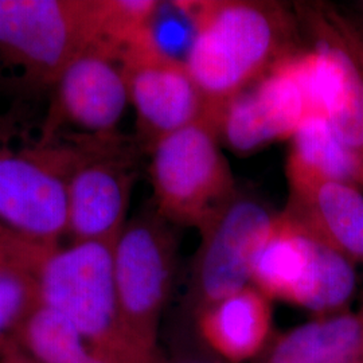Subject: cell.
Wrapping results in <instances>:
<instances>
[{"label":"cell","instance_id":"cell-1","mask_svg":"<svg viewBox=\"0 0 363 363\" xmlns=\"http://www.w3.org/2000/svg\"><path fill=\"white\" fill-rule=\"evenodd\" d=\"M195 34L186 66L218 121L220 108L306 43L294 6L187 0Z\"/></svg>","mask_w":363,"mask_h":363},{"label":"cell","instance_id":"cell-2","mask_svg":"<svg viewBox=\"0 0 363 363\" xmlns=\"http://www.w3.org/2000/svg\"><path fill=\"white\" fill-rule=\"evenodd\" d=\"M115 242L55 247L35 274L40 304L64 315L93 350L121 363H151L124 328L117 300Z\"/></svg>","mask_w":363,"mask_h":363},{"label":"cell","instance_id":"cell-3","mask_svg":"<svg viewBox=\"0 0 363 363\" xmlns=\"http://www.w3.org/2000/svg\"><path fill=\"white\" fill-rule=\"evenodd\" d=\"M148 156L152 206L174 226L202 230L240 190L213 117L171 133Z\"/></svg>","mask_w":363,"mask_h":363},{"label":"cell","instance_id":"cell-4","mask_svg":"<svg viewBox=\"0 0 363 363\" xmlns=\"http://www.w3.org/2000/svg\"><path fill=\"white\" fill-rule=\"evenodd\" d=\"M99 0H0V70L31 89L52 88L97 30Z\"/></svg>","mask_w":363,"mask_h":363},{"label":"cell","instance_id":"cell-5","mask_svg":"<svg viewBox=\"0 0 363 363\" xmlns=\"http://www.w3.org/2000/svg\"><path fill=\"white\" fill-rule=\"evenodd\" d=\"M73 150L67 175V232L72 242H116L145 155L118 132L64 136Z\"/></svg>","mask_w":363,"mask_h":363},{"label":"cell","instance_id":"cell-6","mask_svg":"<svg viewBox=\"0 0 363 363\" xmlns=\"http://www.w3.org/2000/svg\"><path fill=\"white\" fill-rule=\"evenodd\" d=\"M357 281L355 264L283 211L259 250L252 279L267 298L319 316L345 311Z\"/></svg>","mask_w":363,"mask_h":363},{"label":"cell","instance_id":"cell-7","mask_svg":"<svg viewBox=\"0 0 363 363\" xmlns=\"http://www.w3.org/2000/svg\"><path fill=\"white\" fill-rule=\"evenodd\" d=\"M154 206L128 220L113 247L118 308L133 346L157 363L163 311L175 277L178 237Z\"/></svg>","mask_w":363,"mask_h":363},{"label":"cell","instance_id":"cell-8","mask_svg":"<svg viewBox=\"0 0 363 363\" xmlns=\"http://www.w3.org/2000/svg\"><path fill=\"white\" fill-rule=\"evenodd\" d=\"M73 157L65 138L21 148L0 144V222L48 249L67 232V175Z\"/></svg>","mask_w":363,"mask_h":363},{"label":"cell","instance_id":"cell-9","mask_svg":"<svg viewBox=\"0 0 363 363\" xmlns=\"http://www.w3.org/2000/svg\"><path fill=\"white\" fill-rule=\"evenodd\" d=\"M277 214L259 196L240 189L199 230L201 244L187 292V304L194 316L252 286L256 259L272 232Z\"/></svg>","mask_w":363,"mask_h":363},{"label":"cell","instance_id":"cell-10","mask_svg":"<svg viewBox=\"0 0 363 363\" xmlns=\"http://www.w3.org/2000/svg\"><path fill=\"white\" fill-rule=\"evenodd\" d=\"M304 49L273 66L220 108L218 135L235 155L247 156L289 140L315 115Z\"/></svg>","mask_w":363,"mask_h":363},{"label":"cell","instance_id":"cell-11","mask_svg":"<svg viewBox=\"0 0 363 363\" xmlns=\"http://www.w3.org/2000/svg\"><path fill=\"white\" fill-rule=\"evenodd\" d=\"M121 67L136 116L135 139L145 155L177 130L206 117L217 121L186 64L160 52L151 33L123 55Z\"/></svg>","mask_w":363,"mask_h":363},{"label":"cell","instance_id":"cell-12","mask_svg":"<svg viewBox=\"0 0 363 363\" xmlns=\"http://www.w3.org/2000/svg\"><path fill=\"white\" fill-rule=\"evenodd\" d=\"M303 35L315 115L325 117L361 171L363 181V85L322 11L320 1L292 3Z\"/></svg>","mask_w":363,"mask_h":363},{"label":"cell","instance_id":"cell-13","mask_svg":"<svg viewBox=\"0 0 363 363\" xmlns=\"http://www.w3.org/2000/svg\"><path fill=\"white\" fill-rule=\"evenodd\" d=\"M128 100L121 61L91 43L78 52L52 85V99L40 139L116 132Z\"/></svg>","mask_w":363,"mask_h":363},{"label":"cell","instance_id":"cell-14","mask_svg":"<svg viewBox=\"0 0 363 363\" xmlns=\"http://www.w3.org/2000/svg\"><path fill=\"white\" fill-rule=\"evenodd\" d=\"M286 216L363 267V190L345 182L286 171Z\"/></svg>","mask_w":363,"mask_h":363},{"label":"cell","instance_id":"cell-15","mask_svg":"<svg viewBox=\"0 0 363 363\" xmlns=\"http://www.w3.org/2000/svg\"><path fill=\"white\" fill-rule=\"evenodd\" d=\"M256 286L235 292L208 306L195 319L208 346L230 363L256 358L272 333V306Z\"/></svg>","mask_w":363,"mask_h":363},{"label":"cell","instance_id":"cell-16","mask_svg":"<svg viewBox=\"0 0 363 363\" xmlns=\"http://www.w3.org/2000/svg\"><path fill=\"white\" fill-rule=\"evenodd\" d=\"M261 363H363V303L277 337Z\"/></svg>","mask_w":363,"mask_h":363},{"label":"cell","instance_id":"cell-17","mask_svg":"<svg viewBox=\"0 0 363 363\" xmlns=\"http://www.w3.org/2000/svg\"><path fill=\"white\" fill-rule=\"evenodd\" d=\"M286 171L345 182L363 190L361 171L325 117L310 116L289 139Z\"/></svg>","mask_w":363,"mask_h":363},{"label":"cell","instance_id":"cell-18","mask_svg":"<svg viewBox=\"0 0 363 363\" xmlns=\"http://www.w3.org/2000/svg\"><path fill=\"white\" fill-rule=\"evenodd\" d=\"M13 337L39 363H77L89 349L64 315L43 304L27 316Z\"/></svg>","mask_w":363,"mask_h":363},{"label":"cell","instance_id":"cell-19","mask_svg":"<svg viewBox=\"0 0 363 363\" xmlns=\"http://www.w3.org/2000/svg\"><path fill=\"white\" fill-rule=\"evenodd\" d=\"M39 304L35 276L18 269H0V339L13 335Z\"/></svg>","mask_w":363,"mask_h":363},{"label":"cell","instance_id":"cell-20","mask_svg":"<svg viewBox=\"0 0 363 363\" xmlns=\"http://www.w3.org/2000/svg\"><path fill=\"white\" fill-rule=\"evenodd\" d=\"M322 11L333 27L342 49L349 55L363 85V23L337 6L320 1Z\"/></svg>","mask_w":363,"mask_h":363},{"label":"cell","instance_id":"cell-21","mask_svg":"<svg viewBox=\"0 0 363 363\" xmlns=\"http://www.w3.org/2000/svg\"><path fill=\"white\" fill-rule=\"evenodd\" d=\"M52 250L16 235L0 222V269H18L35 276Z\"/></svg>","mask_w":363,"mask_h":363},{"label":"cell","instance_id":"cell-22","mask_svg":"<svg viewBox=\"0 0 363 363\" xmlns=\"http://www.w3.org/2000/svg\"><path fill=\"white\" fill-rule=\"evenodd\" d=\"M0 363H39L15 340L13 335L0 339Z\"/></svg>","mask_w":363,"mask_h":363},{"label":"cell","instance_id":"cell-23","mask_svg":"<svg viewBox=\"0 0 363 363\" xmlns=\"http://www.w3.org/2000/svg\"><path fill=\"white\" fill-rule=\"evenodd\" d=\"M352 7H354V11H355V13H354V15H355V16H357V18H358V19H359V21L363 23V0L355 1Z\"/></svg>","mask_w":363,"mask_h":363}]
</instances>
